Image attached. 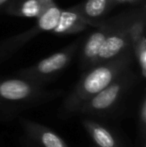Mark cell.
Instances as JSON below:
<instances>
[{
    "mask_svg": "<svg viewBox=\"0 0 146 147\" xmlns=\"http://www.w3.org/2000/svg\"><path fill=\"white\" fill-rule=\"evenodd\" d=\"M133 61L132 50L129 47L118 56L97 63L83 71L76 85L63 101V112L65 114H75L86 100L107 87L121 73L131 67Z\"/></svg>",
    "mask_w": 146,
    "mask_h": 147,
    "instance_id": "cell-1",
    "label": "cell"
},
{
    "mask_svg": "<svg viewBox=\"0 0 146 147\" xmlns=\"http://www.w3.org/2000/svg\"><path fill=\"white\" fill-rule=\"evenodd\" d=\"M44 85L20 76L0 78V117H13L61 94L60 90H49Z\"/></svg>",
    "mask_w": 146,
    "mask_h": 147,
    "instance_id": "cell-2",
    "label": "cell"
},
{
    "mask_svg": "<svg viewBox=\"0 0 146 147\" xmlns=\"http://www.w3.org/2000/svg\"><path fill=\"white\" fill-rule=\"evenodd\" d=\"M139 74L132 66L121 73L112 83L86 100L75 114L87 117L111 116L122 106L126 97L138 81Z\"/></svg>",
    "mask_w": 146,
    "mask_h": 147,
    "instance_id": "cell-3",
    "label": "cell"
},
{
    "mask_svg": "<svg viewBox=\"0 0 146 147\" xmlns=\"http://www.w3.org/2000/svg\"><path fill=\"white\" fill-rule=\"evenodd\" d=\"M80 45L81 39H77L61 50L47 56L46 58L41 59L29 67L19 70L16 75L38 83L45 84L56 77L69 65Z\"/></svg>",
    "mask_w": 146,
    "mask_h": 147,
    "instance_id": "cell-4",
    "label": "cell"
},
{
    "mask_svg": "<svg viewBox=\"0 0 146 147\" xmlns=\"http://www.w3.org/2000/svg\"><path fill=\"white\" fill-rule=\"evenodd\" d=\"M138 9L139 7L119 13L118 21L110 31L100 48L96 64L114 58L130 47L129 28L133 18L138 12Z\"/></svg>",
    "mask_w": 146,
    "mask_h": 147,
    "instance_id": "cell-5",
    "label": "cell"
},
{
    "mask_svg": "<svg viewBox=\"0 0 146 147\" xmlns=\"http://www.w3.org/2000/svg\"><path fill=\"white\" fill-rule=\"evenodd\" d=\"M118 18L119 14L115 15L114 17L105 19L99 26H97V29L88 35L87 38L84 40L79 54L80 70L85 71L96 64L100 48L102 47L110 31L117 23Z\"/></svg>",
    "mask_w": 146,
    "mask_h": 147,
    "instance_id": "cell-6",
    "label": "cell"
},
{
    "mask_svg": "<svg viewBox=\"0 0 146 147\" xmlns=\"http://www.w3.org/2000/svg\"><path fill=\"white\" fill-rule=\"evenodd\" d=\"M20 123L27 138L37 147H70L58 133L45 125L26 118H21Z\"/></svg>",
    "mask_w": 146,
    "mask_h": 147,
    "instance_id": "cell-7",
    "label": "cell"
},
{
    "mask_svg": "<svg viewBox=\"0 0 146 147\" xmlns=\"http://www.w3.org/2000/svg\"><path fill=\"white\" fill-rule=\"evenodd\" d=\"M81 124L96 147H124L122 140L108 127L91 117L83 116Z\"/></svg>",
    "mask_w": 146,
    "mask_h": 147,
    "instance_id": "cell-8",
    "label": "cell"
},
{
    "mask_svg": "<svg viewBox=\"0 0 146 147\" xmlns=\"http://www.w3.org/2000/svg\"><path fill=\"white\" fill-rule=\"evenodd\" d=\"M76 6L86 24L97 27L116 5L113 0H84Z\"/></svg>",
    "mask_w": 146,
    "mask_h": 147,
    "instance_id": "cell-9",
    "label": "cell"
},
{
    "mask_svg": "<svg viewBox=\"0 0 146 147\" xmlns=\"http://www.w3.org/2000/svg\"><path fill=\"white\" fill-rule=\"evenodd\" d=\"M88 25L82 18L77 6L62 9L56 27L53 29L52 33L58 36L72 35L83 32Z\"/></svg>",
    "mask_w": 146,
    "mask_h": 147,
    "instance_id": "cell-10",
    "label": "cell"
},
{
    "mask_svg": "<svg viewBox=\"0 0 146 147\" xmlns=\"http://www.w3.org/2000/svg\"><path fill=\"white\" fill-rule=\"evenodd\" d=\"M47 4L48 3H44L39 0H12L4 9L6 13L12 16L36 19Z\"/></svg>",
    "mask_w": 146,
    "mask_h": 147,
    "instance_id": "cell-11",
    "label": "cell"
},
{
    "mask_svg": "<svg viewBox=\"0 0 146 147\" xmlns=\"http://www.w3.org/2000/svg\"><path fill=\"white\" fill-rule=\"evenodd\" d=\"M39 33H40V31L34 25L33 27L24 31V32L13 35V36L8 37V38L0 41V62L4 61L12 54H14L16 51L19 50L22 46H24L26 43L29 42Z\"/></svg>",
    "mask_w": 146,
    "mask_h": 147,
    "instance_id": "cell-12",
    "label": "cell"
},
{
    "mask_svg": "<svg viewBox=\"0 0 146 147\" xmlns=\"http://www.w3.org/2000/svg\"><path fill=\"white\" fill-rule=\"evenodd\" d=\"M61 8L54 1L46 5L41 14L36 18V28L40 32H52L60 17Z\"/></svg>",
    "mask_w": 146,
    "mask_h": 147,
    "instance_id": "cell-13",
    "label": "cell"
},
{
    "mask_svg": "<svg viewBox=\"0 0 146 147\" xmlns=\"http://www.w3.org/2000/svg\"><path fill=\"white\" fill-rule=\"evenodd\" d=\"M133 58L135 59L138 66V74L142 79L146 77V38L143 36L141 40L131 47Z\"/></svg>",
    "mask_w": 146,
    "mask_h": 147,
    "instance_id": "cell-14",
    "label": "cell"
},
{
    "mask_svg": "<svg viewBox=\"0 0 146 147\" xmlns=\"http://www.w3.org/2000/svg\"><path fill=\"white\" fill-rule=\"evenodd\" d=\"M137 128L140 143L146 142V97L143 95L138 106L137 113Z\"/></svg>",
    "mask_w": 146,
    "mask_h": 147,
    "instance_id": "cell-15",
    "label": "cell"
},
{
    "mask_svg": "<svg viewBox=\"0 0 146 147\" xmlns=\"http://www.w3.org/2000/svg\"><path fill=\"white\" fill-rule=\"evenodd\" d=\"M141 1L142 0H113L115 5H118V4H137Z\"/></svg>",
    "mask_w": 146,
    "mask_h": 147,
    "instance_id": "cell-16",
    "label": "cell"
},
{
    "mask_svg": "<svg viewBox=\"0 0 146 147\" xmlns=\"http://www.w3.org/2000/svg\"><path fill=\"white\" fill-rule=\"evenodd\" d=\"M11 1L12 0H0V9L5 8V6L7 5V4H9Z\"/></svg>",
    "mask_w": 146,
    "mask_h": 147,
    "instance_id": "cell-17",
    "label": "cell"
},
{
    "mask_svg": "<svg viewBox=\"0 0 146 147\" xmlns=\"http://www.w3.org/2000/svg\"><path fill=\"white\" fill-rule=\"evenodd\" d=\"M39 1L44 2V3H49V2H52V1H54V0H39Z\"/></svg>",
    "mask_w": 146,
    "mask_h": 147,
    "instance_id": "cell-18",
    "label": "cell"
}]
</instances>
